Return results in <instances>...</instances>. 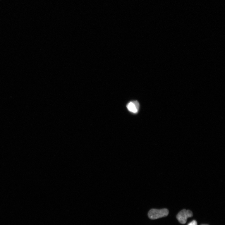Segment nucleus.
<instances>
[{"label":"nucleus","instance_id":"f257e3e1","mask_svg":"<svg viewBox=\"0 0 225 225\" xmlns=\"http://www.w3.org/2000/svg\"><path fill=\"white\" fill-rule=\"evenodd\" d=\"M169 211L166 209H152L149 211L148 217L151 219H155L167 216Z\"/></svg>","mask_w":225,"mask_h":225},{"label":"nucleus","instance_id":"f03ea898","mask_svg":"<svg viewBox=\"0 0 225 225\" xmlns=\"http://www.w3.org/2000/svg\"><path fill=\"white\" fill-rule=\"evenodd\" d=\"M193 216V214L191 210L183 209L178 214L176 218L179 222L184 224L186 223L187 219L192 217Z\"/></svg>","mask_w":225,"mask_h":225},{"label":"nucleus","instance_id":"7ed1b4c3","mask_svg":"<svg viewBox=\"0 0 225 225\" xmlns=\"http://www.w3.org/2000/svg\"><path fill=\"white\" fill-rule=\"evenodd\" d=\"M127 108L128 111L133 114H136L139 111L140 105L136 100L133 101L128 103Z\"/></svg>","mask_w":225,"mask_h":225},{"label":"nucleus","instance_id":"20e7f679","mask_svg":"<svg viewBox=\"0 0 225 225\" xmlns=\"http://www.w3.org/2000/svg\"><path fill=\"white\" fill-rule=\"evenodd\" d=\"M187 225H197V223L196 220H194L188 224Z\"/></svg>","mask_w":225,"mask_h":225},{"label":"nucleus","instance_id":"39448f33","mask_svg":"<svg viewBox=\"0 0 225 225\" xmlns=\"http://www.w3.org/2000/svg\"></svg>","mask_w":225,"mask_h":225}]
</instances>
